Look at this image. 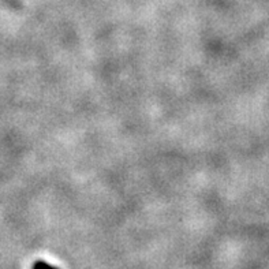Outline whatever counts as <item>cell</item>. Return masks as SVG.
<instances>
[{"instance_id":"6da1fadb","label":"cell","mask_w":269,"mask_h":269,"mask_svg":"<svg viewBox=\"0 0 269 269\" xmlns=\"http://www.w3.org/2000/svg\"><path fill=\"white\" fill-rule=\"evenodd\" d=\"M33 269H58L55 266L49 265L45 261H36L34 262V265H33Z\"/></svg>"}]
</instances>
